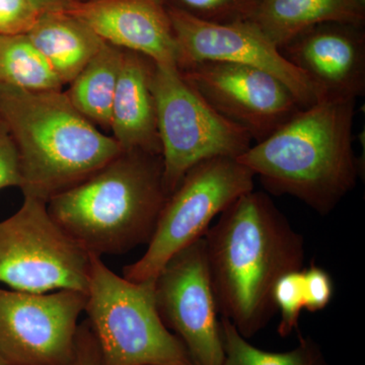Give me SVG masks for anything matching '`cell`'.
<instances>
[{
	"instance_id": "6da1fadb",
	"label": "cell",
	"mask_w": 365,
	"mask_h": 365,
	"mask_svg": "<svg viewBox=\"0 0 365 365\" xmlns=\"http://www.w3.org/2000/svg\"><path fill=\"white\" fill-rule=\"evenodd\" d=\"M204 241L220 316L250 339L277 312L276 282L304 269V237L267 194L254 189L220 213Z\"/></svg>"
},
{
	"instance_id": "7a4b0ae2",
	"label": "cell",
	"mask_w": 365,
	"mask_h": 365,
	"mask_svg": "<svg viewBox=\"0 0 365 365\" xmlns=\"http://www.w3.org/2000/svg\"><path fill=\"white\" fill-rule=\"evenodd\" d=\"M355 103L322 97L237 160L270 193L294 197L319 215H329L360 176L353 148Z\"/></svg>"
},
{
	"instance_id": "3957f363",
	"label": "cell",
	"mask_w": 365,
	"mask_h": 365,
	"mask_svg": "<svg viewBox=\"0 0 365 365\" xmlns=\"http://www.w3.org/2000/svg\"><path fill=\"white\" fill-rule=\"evenodd\" d=\"M0 121L18 150L24 196L46 203L123 153L60 90L0 83Z\"/></svg>"
},
{
	"instance_id": "277c9868",
	"label": "cell",
	"mask_w": 365,
	"mask_h": 365,
	"mask_svg": "<svg viewBox=\"0 0 365 365\" xmlns=\"http://www.w3.org/2000/svg\"><path fill=\"white\" fill-rule=\"evenodd\" d=\"M162 155L130 151L47 203L53 220L88 254L148 244L167 199Z\"/></svg>"
},
{
	"instance_id": "5b68a950",
	"label": "cell",
	"mask_w": 365,
	"mask_h": 365,
	"mask_svg": "<svg viewBox=\"0 0 365 365\" xmlns=\"http://www.w3.org/2000/svg\"><path fill=\"white\" fill-rule=\"evenodd\" d=\"M85 312L102 365H193L160 319L155 279L133 282L91 255Z\"/></svg>"
},
{
	"instance_id": "8992f818",
	"label": "cell",
	"mask_w": 365,
	"mask_h": 365,
	"mask_svg": "<svg viewBox=\"0 0 365 365\" xmlns=\"http://www.w3.org/2000/svg\"><path fill=\"white\" fill-rule=\"evenodd\" d=\"M153 91L168 196L197 163L237 158L253 145L248 132L216 112L178 66L155 63Z\"/></svg>"
},
{
	"instance_id": "52a82bcc",
	"label": "cell",
	"mask_w": 365,
	"mask_h": 365,
	"mask_svg": "<svg viewBox=\"0 0 365 365\" xmlns=\"http://www.w3.org/2000/svg\"><path fill=\"white\" fill-rule=\"evenodd\" d=\"M255 177L234 158H209L191 168L165 199L145 253L125 266L123 277L155 279L173 256L205 235L215 216L255 189Z\"/></svg>"
},
{
	"instance_id": "ba28073f",
	"label": "cell",
	"mask_w": 365,
	"mask_h": 365,
	"mask_svg": "<svg viewBox=\"0 0 365 365\" xmlns=\"http://www.w3.org/2000/svg\"><path fill=\"white\" fill-rule=\"evenodd\" d=\"M91 254L53 220L47 203L24 196L16 213L0 222V283L18 292H86Z\"/></svg>"
},
{
	"instance_id": "9c48e42d",
	"label": "cell",
	"mask_w": 365,
	"mask_h": 365,
	"mask_svg": "<svg viewBox=\"0 0 365 365\" xmlns=\"http://www.w3.org/2000/svg\"><path fill=\"white\" fill-rule=\"evenodd\" d=\"M155 304L165 327L177 336L193 365H222L220 318L204 237L181 250L155 278Z\"/></svg>"
},
{
	"instance_id": "30bf717a",
	"label": "cell",
	"mask_w": 365,
	"mask_h": 365,
	"mask_svg": "<svg viewBox=\"0 0 365 365\" xmlns=\"http://www.w3.org/2000/svg\"><path fill=\"white\" fill-rule=\"evenodd\" d=\"M86 292L0 287V353L9 365H71Z\"/></svg>"
},
{
	"instance_id": "8fae6325",
	"label": "cell",
	"mask_w": 365,
	"mask_h": 365,
	"mask_svg": "<svg viewBox=\"0 0 365 365\" xmlns=\"http://www.w3.org/2000/svg\"><path fill=\"white\" fill-rule=\"evenodd\" d=\"M178 46V68L204 61L230 62L272 74L292 91L300 107H309L321 98L306 74L281 54L251 21L209 23L176 7L167 6Z\"/></svg>"
},
{
	"instance_id": "7c38bea8",
	"label": "cell",
	"mask_w": 365,
	"mask_h": 365,
	"mask_svg": "<svg viewBox=\"0 0 365 365\" xmlns=\"http://www.w3.org/2000/svg\"><path fill=\"white\" fill-rule=\"evenodd\" d=\"M216 112L261 143L302 109L279 79L255 67L204 61L180 69Z\"/></svg>"
},
{
	"instance_id": "4fadbf2b",
	"label": "cell",
	"mask_w": 365,
	"mask_h": 365,
	"mask_svg": "<svg viewBox=\"0 0 365 365\" xmlns=\"http://www.w3.org/2000/svg\"><path fill=\"white\" fill-rule=\"evenodd\" d=\"M306 74L322 97L355 98L365 93V36L362 26L319 24L279 48Z\"/></svg>"
},
{
	"instance_id": "5bb4252c",
	"label": "cell",
	"mask_w": 365,
	"mask_h": 365,
	"mask_svg": "<svg viewBox=\"0 0 365 365\" xmlns=\"http://www.w3.org/2000/svg\"><path fill=\"white\" fill-rule=\"evenodd\" d=\"M105 42L178 66V46L163 0H90L63 9Z\"/></svg>"
},
{
	"instance_id": "9a60e30c",
	"label": "cell",
	"mask_w": 365,
	"mask_h": 365,
	"mask_svg": "<svg viewBox=\"0 0 365 365\" xmlns=\"http://www.w3.org/2000/svg\"><path fill=\"white\" fill-rule=\"evenodd\" d=\"M155 64L144 55L125 50L110 121L113 138L123 153L162 155L153 91Z\"/></svg>"
},
{
	"instance_id": "2e32d148",
	"label": "cell",
	"mask_w": 365,
	"mask_h": 365,
	"mask_svg": "<svg viewBox=\"0 0 365 365\" xmlns=\"http://www.w3.org/2000/svg\"><path fill=\"white\" fill-rule=\"evenodd\" d=\"M26 36L62 85L71 83L105 43L66 11L41 14Z\"/></svg>"
},
{
	"instance_id": "e0dca14e",
	"label": "cell",
	"mask_w": 365,
	"mask_h": 365,
	"mask_svg": "<svg viewBox=\"0 0 365 365\" xmlns=\"http://www.w3.org/2000/svg\"><path fill=\"white\" fill-rule=\"evenodd\" d=\"M365 11L353 0H261L249 21L280 48L319 24L362 26Z\"/></svg>"
},
{
	"instance_id": "ac0fdd59",
	"label": "cell",
	"mask_w": 365,
	"mask_h": 365,
	"mask_svg": "<svg viewBox=\"0 0 365 365\" xmlns=\"http://www.w3.org/2000/svg\"><path fill=\"white\" fill-rule=\"evenodd\" d=\"M125 50L105 42L66 93L74 107L91 122L110 126L113 101Z\"/></svg>"
},
{
	"instance_id": "d6986e66",
	"label": "cell",
	"mask_w": 365,
	"mask_h": 365,
	"mask_svg": "<svg viewBox=\"0 0 365 365\" xmlns=\"http://www.w3.org/2000/svg\"><path fill=\"white\" fill-rule=\"evenodd\" d=\"M0 83L29 91L60 90L62 86L26 34L0 35Z\"/></svg>"
},
{
	"instance_id": "ffe728a7",
	"label": "cell",
	"mask_w": 365,
	"mask_h": 365,
	"mask_svg": "<svg viewBox=\"0 0 365 365\" xmlns=\"http://www.w3.org/2000/svg\"><path fill=\"white\" fill-rule=\"evenodd\" d=\"M225 359L222 365H318L324 359L319 346L309 337L285 352H270L255 347L227 319L220 317Z\"/></svg>"
},
{
	"instance_id": "44dd1931",
	"label": "cell",
	"mask_w": 365,
	"mask_h": 365,
	"mask_svg": "<svg viewBox=\"0 0 365 365\" xmlns=\"http://www.w3.org/2000/svg\"><path fill=\"white\" fill-rule=\"evenodd\" d=\"M261 0H172L173 4L194 18L209 23L249 21Z\"/></svg>"
},
{
	"instance_id": "7402d4cb",
	"label": "cell",
	"mask_w": 365,
	"mask_h": 365,
	"mask_svg": "<svg viewBox=\"0 0 365 365\" xmlns=\"http://www.w3.org/2000/svg\"><path fill=\"white\" fill-rule=\"evenodd\" d=\"M273 302L280 313L277 332L281 337H288L299 327L300 313L304 309L302 269L285 274L276 282Z\"/></svg>"
},
{
	"instance_id": "603a6c76",
	"label": "cell",
	"mask_w": 365,
	"mask_h": 365,
	"mask_svg": "<svg viewBox=\"0 0 365 365\" xmlns=\"http://www.w3.org/2000/svg\"><path fill=\"white\" fill-rule=\"evenodd\" d=\"M304 309L309 313H317L326 309L332 300L334 285L330 274L323 268L312 263L302 269Z\"/></svg>"
},
{
	"instance_id": "cb8c5ba5",
	"label": "cell",
	"mask_w": 365,
	"mask_h": 365,
	"mask_svg": "<svg viewBox=\"0 0 365 365\" xmlns=\"http://www.w3.org/2000/svg\"><path fill=\"white\" fill-rule=\"evenodd\" d=\"M39 16L29 0H0V35L26 34Z\"/></svg>"
},
{
	"instance_id": "d4e9b609",
	"label": "cell",
	"mask_w": 365,
	"mask_h": 365,
	"mask_svg": "<svg viewBox=\"0 0 365 365\" xmlns=\"http://www.w3.org/2000/svg\"><path fill=\"white\" fill-rule=\"evenodd\" d=\"M21 186L20 158L11 134L0 121V190Z\"/></svg>"
},
{
	"instance_id": "484cf974",
	"label": "cell",
	"mask_w": 365,
	"mask_h": 365,
	"mask_svg": "<svg viewBox=\"0 0 365 365\" xmlns=\"http://www.w3.org/2000/svg\"><path fill=\"white\" fill-rule=\"evenodd\" d=\"M71 365H102L98 341L86 319L78 325Z\"/></svg>"
},
{
	"instance_id": "4316f807",
	"label": "cell",
	"mask_w": 365,
	"mask_h": 365,
	"mask_svg": "<svg viewBox=\"0 0 365 365\" xmlns=\"http://www.w3.org/2000/svg\"><path fill=\"white\" fill-rule=\"evenodd\" d=\"M29 2L40 14L49 11H63L68 4L66 0H29Z\"/></svg>"
},
{
	"instance_id": "83f0119b",
	"label": "cell",
	"mask_w": 365,
	"mask_h": 365,
	"mask_svg": "<svg viewBox=\"0 0 365 365\" xmlns=\"http://www.w3.org/2000/svg\"><path fill=\"white\" fill-rule=\"evenodd\" d=\"M355 4H357L360 7V9H364L365 11V0H353Z\"/></svg>"
},
{
	"instance_id": "f1b7e54d",
	"label": "cell",
	"mask_w": 365,
	"mask_h": 365,
	"mask_svg": "<svg viewBox=\"0 0 365 365\" xmlns=\"http://www.w3.org/2000/svg\"><path fill=\"white\" fill-rule=\"evenodd\" d=\"M0 365H9L6 359H4V356H2L1 353H0Z\"/></svg>"
},
{
	"instance_id": "f546056e",
	"label": "cell",
	"mask_w": 365,
	"mask_h": 365,
	"mask_svg": "<svg viewBox=\"0 0 365 365\" xmlns=\"http://www.w3.org/2000/svg\"><path fill=\"white\" fill-rule=\"evenodd\" d=\"M318 365H329L328 364H327V362L325 361V359H322L321 361L319 362V364Z\"/></svg>"
}]
</instances>
